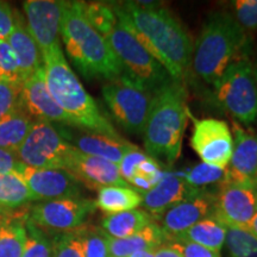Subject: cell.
Listing matches in <instances>:
<instances>
[{
	"label": "cell",
	"mask_w": 257,
	"mask_h": 257,
	"mask_svg": "<svg viewBox=\"0 0 257 257\" xmlns=\"http://www.w3.org/2000/svg\"><path fill=\"white\" fill-rule=\"evenodd\" d=\"M64 170L72 174L81 185L96 191L107 186L130 187L121 179L118 165L99 157L86 155L76 148Z\"/></svg>",
	"instance_id": "cell-17"
},
{
	"label": "cell",
	"mask_w": 257,
	"mask_h": 257,
	"mask_svg": "<svg viewBox=\"0 0 257 257\" xmlns=\"http://www.w3.org/2000/svg\"><path fill=\"white\" fill-rule=\"evenodd\" d=\"M225 246L230 257H257V238L240 227H227Z\"/></svg>",
	"instance_id": "cell-32"
},
{
	"label": "cell",
	"mask_w": 257,
	"mask_h": 257,
	"mask_svg": "<svg viewBox=\"0 0 257 257\" xmlns=\"http://www.w3.org/2000/svg\"><path fill=\"white\" fill-rule=\"evenodd\" d=\"M21 108L31 118H36L38 121L72 126L69 118L61 110L48 91L43 66L34 75L25 80L22 86Z\"/></svg>",
	"instance_id": "cell-16"
},
{
	"label": "cell",
	"mask_w": 257,
	"mask_h": 257,
	"mask_svg": "<svg viewBox=\"0 0 257 257\" xmlns=\"http://www.w3.org/2000/svg\"><path fill=\"white\" fill-rule=\"evenodd\" d=\"M155 250H146V251H140V252L134 253V255H131L128 257H155Z\"/></svg>",
	"instance_id": "cell-44"
},
{
	"label": "cell",
	"mask_w": 257,
	"mask_h": 257,
	"mask_svg": "<svg viewBox=\"0 0 257 257\" xmlns=\"http://www.w3.org/2000/svg\"><path fill=\"white\" fill-rule=\"evenodd\" d=\"M83 257H111L108 249V237L98 227L82 226L76 229Z\"/></svg>",
	"instance_id": "cell-30"
},
{
	"label": "cell",
	"mask_w": 257,
	"mask_h": 257,
	"mask_svg": "<svg viewBox=\"0 0 257 257\" xmlns=\"http://www.w3.org/2000/svg\"><path fill=\"white\" fill-rule=\"evenodd\" d=\"M153 217L144 210H131L115 214H107L101 220V230L111 238H126L140 232L153 223Z\"/></svg>",
	"instance_id": "cell-24"
},
{
	"label": "cell",
	"mask_w": 257,
	"mask_h": 257,
	"mask_svg": "<svg viewBox=\"0 0 257 257\" xmlns=\"http://www.w3.org/2000/svg\"><path fill=\"white\" fill-rule=\"evenodd\" d=\"M75 148L47 121H35L17 150L19 162L36 169H66Z\"/></svg>",
	"instance_id": "cell-9"
},
{
	"label": "cell",
	"mask_w": 257,
	"mask_h": 257,
	"mask_svg": "<svg viewBox=\"0 0 257 257\" xmlns=\"http://www.w3.org/2000/svg\"><path fill=\"white\" fill-rule=\"evenodd\" d=\"M62 136L82 154L110 161L115 165H118L128 153L138 149L135 144L127 142L123 138L108 137L88 131L69 135L62 134Z\"/></svg>",
	"instance_id": "cell-19"
},
{
	"label": "cell",
	"mask_w": 257,
	"mask_h": 257,
	"mask_svg": "<svg viewBox=\"0 0 257 257\" xmlns=\"http://www.w3.org/2000/svg\"><path fill=\"white\" fill-rule=\"evenodd\" d=\"M63 6L64 2L56 0H28L23 3L27 28L42 54L60 46Z\"/></svg>",
	"instance_id": "cell-14"
},
{
	"label": "cell",
	"mask_w": 257,
	"mask_h": 257,
	"mask_svg": "<svg viewBox=\"0 0 257 257\" xmlns=\"http://www.w3.org/2000/svg\"><path fill=\"white\" fill-rule=\"evenodd\" d=\"M193 120L191 146L201 161L207 165L226 168L233 149V137L225 120L216 118L198 119L188 111Z\"/></svg>",
	"instance_id": "cell-11"
},
{
	"label": "cell",
	"mask_w": 257,
	"mask_h": 257,
	"mask_svg": "<svg viewBox=\"0 0 257 257\" xmlns=\"http://www.w3.org/2000/svg\"><path fill=\"white\" fill-rule=\"evenodd\" d=\"M148 157L149 156H148L146 153L141 152L140 149H136L134 150V152L128 153L127 155H125L123 157V160L118 163V169H119L121 179H123L126 184H128V182L133 180L134 176L136 175V170L138 168V166H140L143 161H146Z\"/></svg>",
	"instance_id": "cell-38"
},
{
	"label": "cell",
	"mask_w": 257,
	"mask_h": 257,
	"mask_svg": "<svg viewBox=\"0 0 257 257\" xmlns=\"http://www.w3.org/2000/svg\"><path fill=\"white\" fill-rule=\"evenodd\" d=\"M25 230L27 242L22 257H54L53 240L29 217L25 220Z\"/></svg>",
	"instance_id": "cell-31"
},
{
	"label": "cell",
	"mask_w": 257,
	"mask_h": 257,
	"mask_svg": "<svg viewBox=\"0 0 257 257\" xmlns=\"http://www.w3.org/2000/svg\"><path fill=\"white\" fill-rule=\"evenodd\" d=\"M16 173L27 184L32 201L81 197V184L63 169H36L19 162Z\"/></svg>",
	"instance_id": "cell-13"
},
{
	"label": "cell",
	"mask_w": 257,
	"mask_h": 257,
	"mask_svg": "<svg viewBox=\"0 0 257 257\" xmlns=\"http://www.w3.org/2000/svg\"><path fill=\"white\" fill-rule=\"evenodd\" d=\"M143 202V195L131 187L107 186L98 191L95 205L107 214L136 210Z\"/></svg>",
	"instance_id": "cell-26"
},
{
	"label": "cell",
	"mask_w": 257,
	"mask_h": 257,
	"mask_svg": "<svg viewBox=\"0 0 257 257\" xmlns=\"http://www.w3.org/2000/svg\"><path fill=\"white\" fill-rule=\"evenodd\" d=\"M95 208V201L91 199H57L38 202L30 208L29 218L42 230L63 233L81 227Z\"/></svg>",
	"instance_id": "cell-10"
},
{
	"label": "cell",
	"mask_w": 257,
	"mask_h": 257,
	"mask_svg": "<svg viewBox=\"0 0 257 257\" xmlns=\"http://www.w3.org/2000/svg\"><path fill=\"white\" fill-rule=\"evenodd\" d=\"M188 111L184 81L172 79L153 93L143 131L148 156L163 160L169 166L179 160Z\"/></svg>",
	"instance_id": "cell-3"
},
{
	"label": "cell",
	"mask_w": 257,
	"mask_h": 257,
	"mask_svg": "<svg viewBox=\"0 0 257 257\" xmlns=\"http://www.w3.org/2000/svg\"><path fill=\"white\" fill-rule=\"evenodd\" d=\"M233 149L227 170V181H257V135L232 124Z\"/></svg>",
	"instance_id": "cell-18"
},
{
	"label": "cell",
	"mask_w": 257,
	"mask_h": 257,
	"mask_svg": "<svg viewBox=\"0 0 257 257\" xmlns=\"http://www.w3.org/2000/svg\"><path fill=\"white\" fill-rule=\"evenodd\" d=\"M232 8V16L244 30H257V0H236Z\"/></svg>",
	"instance_id": "cell-37"
},
{
	"label": "cell",
	"mask_w": 257,
	"mask_h": 257,
	"mask_svg": "<svg viewBox=\"0 0 257 257\" xmlns=\"http://www.w3.org/2000/svg\"><path fill=\"white\" fill-rule=\"evenodd\" d=\"M35 121L27 112L18 108L0 119V149L17 153L30 133Z\"/></svg>",
	"instance_id": "cell-27"
},
{
	"label": "cell",
	"mask_w": 257,
	"mask_h": 257,
	"mask_svg": "<svg viewBox=\"0 0 257 257\" xmlns=\"http://www.w3.org/2000/svg\"><path fill=\"white\" fill-rule=\"evenodd\" d=\"M255 74H256V79H257V68H255Z\"/></svg>",
	"instance_id": "cell-46"
},
{
	"label": "cell",
	"mask_w": 257,
	"mask_h": 257,
	"mask_svg": "<svg viewBox=\"0 0 257 257\" xmlns=\"http://www.w3.org/2000/svg\"><path fill=\"white\" fill-rule=\"evenodd\" d=\"M19 165V160L15 153L0 149V175L14 173Z\"/></svg>",
	"instance_id": "cell-41"
},
{
	"label": "cell",
	"mask_w": 257,
	"mask_h": 257,
	"mask_svg": "<svg viewBox=\"0 0 257 257\" xmlns=\"http://www.w3.org/2000/svg\"><path fill=\"white\" fill-rule=\"evenodd\" d=\"M0 80L23 86L18 61L8 40H0Z\"/></svg>",
	"instance_id": "cell-34"
},
{
	"label": "cell",
	"mask_w": 257,
	"mask_h": 257,
	"mask_svg": "<svg viewBox=\"0 0 257 257\" xmlns=\"http://www.w3.org/2000/svg\"><path fill=\"white\" fill-rule=\"evenodd\" d=\"M30 210L14 211L0 221V257L23 256L27 230L25 220Z\"/></svg>",
	"instance_id": "cell-23"
},
{
	"label": "cell",
	"mask_w": 257,
	"mask_h": 257,
	"mask_svg": "<svg viewBox=\"0 0 257 257\" xmlns=\"http://www.w3.org/2000/svg\"><path fill=\"white\" fill-rule=\"evenodd\" d=\"M22 86L0 80V119L21 108Z\"/></svg>",
	"instance_id": "cell-36"
},
{
	"label": "cell",
	"mask_w": 257,
	"mask_h": 257,
	"mask_svg": "<svg viewBox=\"0 0 257 257\" xmlns=\"http://www.w3.org/2000/svg\"><path fill=\"white\" fill-rule=\"evenodd\" d=\"M12 212H14V211L8 210V208H5V207H3V206H0V221H2L3 219H4V218L8 217L9 214H11Z\"/></svg>",
	"instance_id": "cell-45"
},
{
	"label": "cell",
	"mask_w": 257,
	"mask_h": 257,
	"mask_svg": "<svg viewBox=\"0 0 257 257\" xmlns=\"http://www.w3.org/2000/svg\"><path fill=\"white\" fill-rule=\"evenodd\" d=\"M166 244L178 250L182 257H220V252L194 243L184 242V240H172Z\"/></svg>",
	"instance_id": "cell-39"
},
{
	"label": "cell",
	"mask_w": 257,
	"mask_h": 257,
	"mask_svg": "<svg viewBox=\"0 0 257 257\" xmlns=\"http://www.w3.org/2000/svg\"><path fill=\"white\" fill-rule=\"evenodd\" d=\"M227 227L216 217L210 216L198 221L174 240H184L220 252L225 244ZM172 242V240H170Z\"/></svg>",
	"instance_id": "cell-25"
},
{
	"label": "cell",
	"mask_w": 257,
	"mask_h": 257,
	"mask_svg": "<svg viewBox=\"0 0 257 257\" xmlns=\"http://www.w3.org/2000/svg\"><path fill=\"white\" fill-rule=\"evenodd\" d=\"M54 257H83L76 231L56 233L53 239Z\"/></svg>",
	"instance_id": "cell-35"
},
{
	"label": "cell",
	"mask_w": 257,
	"mask_h": 257,
	"mask_svg": "<svg viewBox=\"0 0 257 257\" xmlns=\"http://www.w3.org/2000/svg\"><path fill=\"white\" fill-rule=\"evenodd\" d=\"M82 11L87 21L99 34L105 35L117 23V16L113 6L102 3H82Z\"/></svg>",
	"instance_id": "cell-33"
},
{
	"label": "cell",
	"mask_w": 257,
	"mask_h": 257,
	"mask_svg": "<svg viewBox=\"0 0 257 257\" xmlns=\"http://www.w3.org/2000/svg\"><path fill=\"white\" fill-rule=\"evenodd\" d=\"M155 257H182L180 255L178 250L168 245V244H163L162 246L155 250Z\"/></svg>",
	"instance_id": "cell-42"
},
{
	"label": "cell",
	"mask_w": 257,
	"mask_h": 257,
	"mask_svg": "<svg viewBox=\"0 0 257 257\" xmlns=\"http://www.w3.org/2000/svg\"><path fill=\"white\" fill-rule=\"evenodd\" d=\"M60 37L67 55L85 79H117L123 67L105 37L87 21L81 2H64Z\"/></svg>",
	"instance_id": "cell-4"
},
{
	"label": "cell",
	"mask_w": 257,
	"mask_h": 257,
	"mask_svg": "<svg viewBox=\"0 0 257 257\" xmlns=\"http://www.w3.org/2000/svg\"><path fill=\"white\" fill-rule=\"evenodd\" d=\"M217 192L199 191L186 200L179 202L157 218L167 242L178 238L180 234L204 218L213 216L214 198Z\"/></svg>",
	"instance_id": "cell-15"
},
{
	"label": "cell",
	"mask_w": 257,
	"mask_h": 257,
	"mask_svg": "<svg viewBox=\"0 0 257 257\" xmlns=\"http://www.w3.org/2000/svg\"><path fill=\"white\" fill-rule=\"evenodd\" d=\"M108 237V236H107ZM167 243L165 233L157 223H150L140 232L126 238L108 237V249L111 257H128L146 250H155Z\"/></svg>",
	"instance_id": "cell-22"
},
{
	"label": "cell",
	"mask_w": 257,
	"mask_h": 257,
	"mask_svg": "<svg viewBox=\"0 0 257 257\" xmlns=\"http://www.w3.org/2000/svg\"><path fill=\"white\" fill-rule=\"evenodd\" d=\"M102 98L115 123L128 134L143 135L153 93L123 73L101 88Z\"/></svg>",
	"instance_id": "cell-8"
},
{
	"label": "cell",
	"mask_w": 257,
	"mask_h": 257,
	"mask_svg": "<svg viewBox=\"0 0 257 257\" xmlns=\"http://www.w3.org/2000/svg\"><path fill=\"white\" fill-rule=\"evenodd\" d=\"M8 42L17 57L19 70L23 81H25L43 66V57L23 18H16V27L9 36Z\"/></svg>",
	"instance_id": "cell-21"
},
{
	"label": "cell",
	"mask_w": 257,
	"mask_h": 257,
	"mask_svg": "<svg viewBox=\"0 0 257 257\" xmlns=\"http://www.w3.org/2000/svg\"><path fill=\"white\" fill-rule=\"evenodd\" d=\"M184 179L191 187L199 191H208L210 187H216L218 191L227 181V170L201 162L193 167Z\"/></svg>",
	"instance_id": "cell-29"
},
{
	"label": "cell",
	"mask_w": 257,
	"mask_h": 257,
	"mask_svg": "<svg viewBox=\"0 0 257 257\" xmlns=\"http://www.w3.org/2000/svg\"><path fill=\"white\" fill-rule=\"evenodd\" d=\"M219 104L244 125L257 120V79L255 68L248 60L238 59L225 69L214 83Z\"/></svg>",
	"instance_id": "cell-7"
},
{
	"label": "cell",
	"mask_w": 257,
	"mask_h": 257,
	"mask_svg": "<svg viewBox=\"0 0 257 257\" xmlns=\"http://www.w3.org/2000/svg\"><path fill=\"white\" fill-rule=\"evenodd\" d=\"M245 46V30L233 16L227 12H213L193 44V72L202 81L214 85L233 61L242 59L240 54Z\"/></svg>",
	"instance_id": "cell-5"
},
{
	"label": "cell",
	"mask_w": 257,
	"mask_h": 257,
	"mask_svg": "<svg viewBox=\"0 0 257 257\" xmlns=\"http://www.w3.org/2000/svg\"><path fill=\"white\" fill-rule=\"evenodd\" d=\"M245 230L249 231V232L251 233L253 237H256V238H257V212H256L255 216L252 217V219L250 220L248 226L245 227Z\"/></svg>",
	"instance_id": "cell-43"
},
{
	"label": "cell",
	"mask_w": 257,
	"mask_h": 257,
	"mask_svg": "<svg viewBox=\"0 0 257 257\" xmlns=\"http://www.w3.org/2000/svg\"><path fill=\"white\" fill-rule=\"evenodd\" d=\"M16 18L11 6L8 3L0 2V40H8L16 27Z\"/></svg>",
	"instance_id": "cell-40"
},
{
	"label": "cell",
	"mask_w": 257,
	"mask_h": 257,
	"mask_svg": "<svg viewBox=\"0 0 257 257\" xmlns=\"http://www.w3.org/2000/svg\"><path fill=\"white\" fill-rule=\"evenodd\" d=\"M112 6L118 21L136 35L170 78L184 81L191 67L193 42L179 19L156 2H124Z\"/></svg>",
	"instance_id": "cell-1"
},
{
	"label": "cell",
	"mask_w": 257,
	"mask_h": 257,
	"mask_svg": "<svg viewBox=\"0 0 257 257\" xmlns=\"http://www.w3.org/2000/svg\"><path fill=\"white\" fill-rule=\"evenodd\" d=\"M42 57L48 91L69 118L72 126L121 138L69 67L61 46L42 54Z\"/></svg>",
	"instance_id": "cell-2"
},
{
	"label": "cell",
	"mask_w": 257,
	"mask_h": 257,
	"mask_svg": "<svg viewBox=\"0 0 257 257\" xmlns=\"http://www.w3.org/2000/svg\"><path fill=\"white\" fill-rule=\"evenodd\" d=\"M105 40L120 62L124 73L152 93L172 80L165 67L118 18L117 23L105 35Z\"/></svg>",
	"instance_id": "cell-6"
},
{
	"label": "cell",
	"mask_w": 257,
	"mask_h": 257,
	"mask_svg": "<svg viewBox=\"0 0 257 257\" xmlns=\"http://www.w3.org/2000/svg\"><path fill=\"white\" fill-rule=\"evenodd\" d=\"M199 192L189 186L184 178L163 176L152 189L143 194L142 205L153 218H159L167 210Z\"/></svg>",
	"instance_id": "cell-20"
},
{
	"label": "cell",
	"mask_w": 257,
	"mask_h": 257,
	"mask_svg": "<svg viewBox=\"0 0 257 257\" xmlns=\"http://www.w3.org/2000/svg\"><path fill=\"white\" fill-rule=\"evenodd\" d=\"M257 212V181H226L214 198L213 217L226 227L245 229Z\"/></svg>",
	"instance_id": "cell-12"
},
{
	"label": "cell",
	"mask_w": 257,
	"mask_h": 257,
	"mask_svg": "<svg viewBox=\"0 0 257 257\" xmlns=\"http://www.w3.org/2000/svg\"><path fill=\"white\" fill-rule=\"evenodd\" d=\"M31 201V193L18 173L0 175V206L15 211Z\"/></svg>",
	"instance_id": "cell-28"
}]
</instances>
